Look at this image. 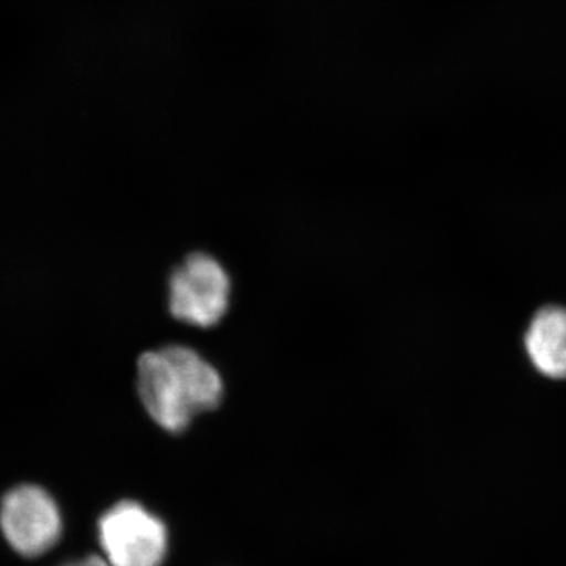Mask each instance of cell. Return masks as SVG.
Masks as SVG:
<instances>
[{"label": "cell", "instance_id": "277c9868", "mask_svg": "<svg viewBox=\"0 0 566 566\" xmlns=\"http://www.w3.org/2000/svg\"><path fill=\"white\" fill-rule=\"evenodd\" d=\"M0 528L9 545L20 556H44L61 539V510L43 488L17 486L3 495L0 504Z\"/></svg>", "mask_w": 566, "mask_h": 566}, {"label": "cell", "instance_id": "3957f363", "mask_svg": "<svg viewBox=\"0 0 566 566\" xmlns=\"http://www.w3.org/2000/svg\"><path fill=\"white\" fill-rule=\"evenodd\" d=\"M98 534L111 566H161L169 546L166 524L133 501L107 510L99 520Z\"/></svg>", "mask_w": 566, "mask_h": 566}, {"label": "cell", "instance_id": "6da1fadb", "mask_svg": "<svg viewBox=\"0 0 566 566\" xmlns=\"http://www.w3.org/2000/svg\"><path fill=\"white\" fill-rule=\"evenodd\" d=\"M137 390L155 423L178 434L189 428L193 417L222 403L223 381L221 374L196 349L169 345L142 354Z\"/></svg>", "mask_w": 566, "mask_h": 566}, {"label": "cell", "instance_id": "7a4b0ae2", "mask_svg": "<svg viewBox=\"0 0 566 566\" xmlns=\"http://www.w3.org/2000/svg\"><path fill=\"white\" fill-rule=\"evenodd\" d=\"M232 282L210 253L193 252L169 277V312L177 322L214 327L229 312Z\"/></svg>", "mask_w": 566, "mask_h": 566}, {"label": "cell", "instance_id": "5b68a950", "mask_svg": "<svg viewBox=\"0 0 566 566\" xmlns=\"http://www.w3.org/2000/svg\"><path fill=\"white\" fill-rule=\"evenodd\" d=\"M526 349L539 374L566 379V308L549 305L534 316L526 335Z\"/></svg>", "mask_w": 566, "mask_h": 566}, {"label": "cell", "instance_id": "8992f818", "mask_svg": "<svg viewBox=\"0 0 566 566\" xmlns=\"http://www.w3.org/2000/svg\"><path fill=\"white\" fill-rule=\"evenodd\" d=\"M62 566H111L107 564L106 558L98 556H88L81 558V560L69 562Z\"/></svg>", "mask_w": 566, "mask_h": 566}]
</instances>
